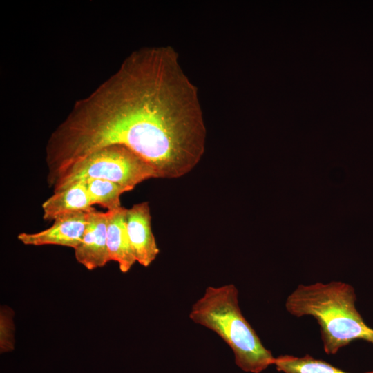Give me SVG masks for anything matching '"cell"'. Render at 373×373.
Listing matches in <instances>:
<instances>
[{"instance_id":"12","label":"cell","mask_w":373,"mask_h":373,"mask_svg":"<svg viewBox=\"0 0 373 373\" xmlns=\"http://www.w3.org/2000/svg\"><path fill=\"white\" fill-rule=\"evenodd\" d=\"M15 313L6 305L0 309V352L6 353L15 348Z\"/></svg>"},{"instance_id":"11","label":"cell","mask_w":373,"mask_h":373,"mask_svg":"<svg viewBox=\"0 0 373 373\" xmlns=\"http://www.w3.org/2000/svg\"><path fill=\"white\" fill-rule=\"evenodd\" d=\"M83 180H85L92 204H99L107 211L122 207L121 195L130 191L127 188L108 180L92 178Z\"/></svg>"},{"instance_id":"3","label":"cell","mask_w":373,"mask_h":373,"mask_svg":"<svg viewBox=\"0 0 373 373\" xmlns=\"http://www.w3.org/2000/svg\"><path fill=\"white\" fill-rule=\"evenodd\" d=\"M189 317L216 333L229 346L236 365L242 370L260 373L274 365L275 357L241 312L234 285L207 287L192 305Z\"/></svg>"},{"instance_id":"5","label":"cell","mask_w":373,"mask_h":373,"mask_svg":"<svg viewBox=\"0 0 373 373\" xmlns=\"http://www.w3.org/2000/svg\"><path fill=\"white\" fill-rule=\"evenodd\" d=\"M88 213L75 211L59 216L50 227L37 233H21L17 238L26 245H55L75 249L87 227Z\"/></svg>"},{"instance_id":"9","label":"cell","mask_w":373,"mask_h":373,"mask_svg":"<svg viewBox=\"0 0 373 373\" xmlns=\"http://www.w3.org/2000/svg\"><path fill=\"white\" fill-rule=\"evenodd\" d=\"M86 186L85 180L75 182L53 193L43 204V218L54 220L59 216L75 211L89 212L95 209Z\"/></svg>"},{"instance_id":"4","label":"cell","mask_w":373,"mask_h":373,"mask_svg":"<svg viewBox=\"0 0 373 373\" xmlns=\"http://www.w3.org/2000/svg\"><path fill=\"white\" fill-rule=\"evenodd\" d=\"M111 181L130 191L150 178H157L153 167L128 147L114 144L98 149L77 161L48 183L53 191L87 179Z\"/></svg>"},{"instance_id":"10","label":"cell","mask_w":373,"mask_h":373,"mask_svg":"<svg viewBox=\"0 0 373 373\" xmlns=\"http://www.w3.org/2000/svg\"><path fill=\"white\" fill-rule=\"evenodd\" d=\"M274 365L283 373H350L309 354L301 357L280 355L275 357ZM363 373H373V370Z\"/></svg>"},{"instance_id":"7","label":"cell","mask_w":373,"mask_h":373,"mask_svg":"<svg viewBox=\"0 0 373 373\" xmlns=\"http://www.w3.org/2000/svg\"><path fill=\"white\" fill-rule=\"evenodd\" d=\"M108 213L95 209L88 213V224L83 238L74 249L77 261L88 270L102 267L111 261L107 247Z\"/></svg>"},{"instance_id":"6","label":"cell","mask_w":373,"mask_h":373,"mask_svg":"<svg viewBox=\"0 0 373 373\" xmlns=\"http://www.w3.org/2000/svg\"><path fill=\"white\" fill-rule=\"evenodd\" d=\"M151 216L148 202L127 209L126 223L130 243L136 262L147 267L160 252L151 229Z\"/></svg>"},{"instance_id":"2","label":"cell","mask_w":373,"mask_h":373,"mask_svg":"<svg viewBox=\"0 0 373 373\" xmlns=\"http://www.w3.org/2000/svg\"><path fill=\"white\" fill-rule=\"evenodd\" d=\"M354 287L342 281L299 285L287 296L286 310L292 316H310L319 327L323 349L336 354L356 340L373 344V329L356 307Z\"/></svg>"},{"instance_id":"8","label":"cell","mask_w":373,"mask_h":373,"mask_svg":"<svg viewBox=\"0 0 373 373\" xmlns=\"http://www.w3.org/2000/svg\"><path fill=\"white\" fill-rule=\"evenodd\" d=\"M124 207L107 211V247L110 260L118 263L122 273L128 272L136 262L130 243L126 223Z\"/></svg>"},{"instance_id":"1","label":"cell","mask_w":373,"mask_h":373,"mask_svg":"<svg viewBox=\"0 0 373 373\" xmlns=\"http://www.w3.org/2000/svg\"><path fill=\"white\" fill-rule=\"evenodd\" d=\"M207 131L198 88L169 46L132 52L88 96L77 101L46 146L48 180L102 148L125 146L158 178L190 172L205 149Z\"/></svg>"}]
</instances>
